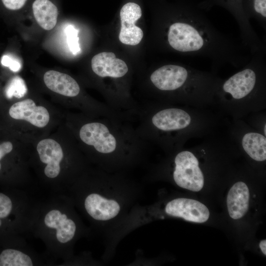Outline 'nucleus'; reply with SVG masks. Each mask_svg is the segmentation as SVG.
Instances as JSON below:
<instances>
[{
	"label": "nucleus",
	"instance_id": "obj_3",
	"mask_svg": "<svg viewBox=\"0 0 266 266\" xmlns=\"http://www.w3.org/2000/svg\"><path fill=\"white\" fill-rule=\"evenodd\" d=\"M35 202L26 190L0 188V240L29 233Z\"/></svg>",
	"mask_w": 266,
	"mask_h": 266
},
{
	"label": "nucleus",
	"instance_id": "obj_15",
	"mask_svg": "<svg viewBox=\"0 0 266 266\" xmlns=\"http://www.w3.org/2000/svg\"><path fill=\"white\" fill-rule=\"evenodd\" d=\"M33 11L37 24L44 30H51L56 26L58 9L49 0H35Z\"/></svg>",
	"mask_w": 266,
	"mask_h": 266
},
{
	"label": "nucleus",
	"instance_id": "obj_6",
	"mask_svg": "<svg viewBox=\"0 0 266 266\" xmlns=\"http://www.w3.org/2000/svg\"><path fill=\"white\" fill-rule=\"evenodd\" d=\"M52 266L43 254L31 248L25 238L0 240V266Z\"/></svg>",
	"mask_w": 266,
	"mask_h": 266
},
{
	"label": "nucleus",
	"instance_id": "obj_17",
	"mask_svg": "<svg viewBox=\"0 0 266 266\" xmlns=\"http://www.w3.org/2000/svg\"><path fill=\"white\" fill-rule=\"evenodd\" d=\"M245 14L249 20L253 18L266 30V0H242Z\"/></svg>",
	"mask_w": 266,
	"mask_h": 266
},
{
	"label": "nucleus",
	"instance_id": "obj_21",
	"mask_svg": "<svg viewBox=\"0 0 266 266\" xmlns=\"http://www.w3.org/2000/svg\"><path fill=\"white\" fill-rule=\"evenodd\" d=\"M13 150V145L9 141H6L0 144V178L3 160L10 154Z\"/></svg>",
	"mask_w": 266,
	"mask_h": 266
},
{
	"label": "nucleus",
	"instance_id": "obj_12",
	"mask_svg": "<svg viewBox=\"0 0 266 266\" xmlns=\"http://www.w3.org/2000/svg\"><path fill=\"white\" fill-rule=\"evenodd\" d=\"M9 114L13 119L26 120L38 128L45 127L50 120L47 109L42 106H36L30 99L13 104L9 108Z\"/></svg>",
	"mask_w": 266,
	"mask_h": 266
},
{
	"label": "nucleus",
	"instance_id": "obj_20",
	"mask_svg": "<svg viewBox=\"0 0 266 266\" xmlns=\"http://www.w3.org/2000/svg\"><path fill=\"white\" fill-rule=\"evenodd\" d=\"M1 64L5 66H7L14 72L19 71L22 67L21 63L13 57L4 55L2 56L1 59Z\"/></svg>",
	"mask_w": 266,
	"mask_h": 266
},
{
	"label": "nucleus",
	"instance_id": "obj_18",
	"mask_svg": "<svg viewBox=\"0 0 266 266\" xmlns=\"http://www.w3.org/2000/svg\"><path fill=\"white\" fill-rule=\"evenodd\" d=\"M27 87L24 79L19 76L12 77L7 83L4 90L6 97L10 99L13 97L20 99L27 92Z\"/></svg>",
	"mask_w": 266,
	"mask_h": 266
},
{
	"label": "nucleus",
	"instance_id": "obj_2",
	"mask_svg": "<svg viewBox=\"0 0 266 266\" xmlns=\"http://www.w3.org/2000/svg\"><path fill=\"white\" fill-rule=\"evenodd\" d=\"M66 194H53L44 201H36L29 233L45 246L43 254L52 266L62 260L66 265L73 259V246L85 229Z\"/></svg>",
	"mask_w": 266,
	"mask_h": 266
},
{
	"label": "nucleus",
	"instance_id": "obj_5",
	"mask_svg": "<svg viewBox=\"0 0 266 266\" xmlns=\"http://www.w3.org/2000/svg\"><path fill=\"white\" fill-rule=\"evenodd\" d=\"M202 74L189 66L168 64L155 69L150 75L149 81L156 90L164 93H173L194 87L188 84Z\"/></svg>",
	"mask_w": 266,
	"mask_h": 266
},
{
	"label": "nucleus",
	"instance_id": "obj_7",
	"mask_svg": "<svg viewBox=\"0 0 266 266\" xmlns=\"http://www.w3.org/2000/svg\"><path fill=\"white\" fill-rule=\"evenodd\" d=\"M173 178L180 187L193 192H199L204 185V176L199 166V162L191 152L178 153L174 160Z\"/></svg>",
	"mask_w": 266,
	"mask_h": 266
},
{
	"label": "nucleus",
	"instance_id": "obj_11",
	"mask_svg": "<svg viewBox=\"0 0 266 266\" xmlns=\"http://www.w3.org/2000/svg\"><path fill=\"white\" fill-rule=\"evenodd\" d=\"M91 67L98 77L113 80L122 79L129 71L125 62L116 58L112 52H103L95 55L91 60Z\"/></svg>",
	"mask_w": 266,
	"mask_h": 266
},
{
	"label": "nucleus",
	"instance_id": "obj_8",
	"mask_svg": "<svg viewBox=\"0 0 266 266\" xmlns=\"http://www.w3.org/2000/svg\"><path fill=\"white\" fill-rule=\"evenodd\" d=\"M214 4L223 6L233 15L239 27L241 42L244 45L252 47L259 42V37L245 14L242 0H208L200 4V6L208 9Z\"/></svg>",
	"mask_w": 266,
	"mask_h": 266
},
{
	"label": "nucleus",
	"instance_id": "obj_4",
	"mask_svg": "<svg viewBox=\"0 0 266 266\" xmlns=\"http://www.w3.org/2000/svg\"><path fill=\"white\" fill-rule=\"evenodd\" d=\"M36 150L39 161L43 166L44 185L52 194L66 193L69 186L63 175L65 154L61 145L55 140L47 138L40 141Z\"/></svg>",
	"mask_w": 266,
	"mask_h": 266
},
{
	"label": "nucleus",
	"instance_id": "obj_9",
	"mask_svg": "<svg viewBox=\"0 0 266 266\" xmlns=\"http://www.w3.org/2000/svg\"><path fill=\"white\" fill-rule=\"evenodd\" d=\"M141 15V8L135 3L128 2L122 7L120 13L121 27L119 39L122 43L136 45L141 41L143 31L135 25Z\"/></svg>",
	"mask_w": 266,
	"mask_h": 266
},
{
	"label": "nucleus",
	"instance_id": "obj_24",
	"mask_svg": "<svg viewBox=\"0 0 266 266\" xmlns=\"http://www.w3.org/2000/svg\"><path fill=\"white\" fill-rule=\"evenodd\" d=\"M266 126L265 125V134H266Z\"/></svg>",
	"mask_w": 266,
	"mask_h": 266
},
{
	"label": "nucleus",
	"instance_id": "obj_23",
	"mask_svg": "<svg viewBox=\"0 0 266 266\" xmlns=\"http://www.w3.org/2000/svg\"><path fill=\"white\" fill-rule=\"evenodd\" d=\"M266 240L265 239L262 240L260 243L259 246L263 253L265 255H266Z\"/></svg>",
	"mask_w": 266,
	"mask_h": 266
},
{
	"label": "nucleus",
	"instance_id": "obj_16",
	"mask_svg": "<svg viewBox=\"0 0 266 266\" xmlns=\"http://www.w3.org/2000/svg\"><path fill=\"white\" fill-rule=\"evenodd\" d=\"M242 145L245 151L254 160H266V138L262 134L256 133L245 134L242 138Z\"/></svg>",
	"mask_w": 266,
	"mask_h": 266
},
{
	"label": "nucleus",
	"instance_id": "obj_1",
	"mask_svg": "<svg viewBox=\"0 0 266 266\" xmlns=\"http://www.w3.org/2000/svg\"><path fill=\"white\" fill-rule=\"evenodd\" d=\"M80 125L78 137L104 169L118 170L137 164L148 142L137 133L130 122L108 117Z\"/></svg>",
	"mask_w": 266,
	"mask_h": 266
},
{
	"label": "nucleus",
	"instance_id": "obj_19",
	"mask_svg": "<svg viewBox=\"0 0 266 266\" xmlns=\"http://www.w3.org/2000/svg\"><path fill=\"white\" fill-rule=\"evenodd\" d=\"M66 37V41L69 50L74 55L80 52L78 43V30L72 25H68L65 30Z\"/></svg>",
	"mask_w": 266,
	"mask_h": 266
},
{
	"label": "nucleus",
	"instance_id": "obj_22",
	"mask_svg": "<svg viewBox=\"0 0 266 266\" xmlns=\"http://www.w3.org/2000/svg\"><path fill=\"white\" fill-rule=\"evenodd\" d=\"M3 4L7 9L12 10L21 8L27 0H1Z\"/></svg>",
	"mask_w": 266,
	"mask_h": 266
},
{
	"label": "nucleus",
	"instance_id": "obj_10",
	"mask_svg": "<svg viewBox=\"0 0 266 266\" xmlns=\"http://www.w3.org/2000/svg\"><path fill=\"white\" fill-rule=\"evenodd\" d=\"M165 211L169 215L198 223L206 222L209 217V210L204 204L186 198H177L169 201Z\"/></svg>",
	"mask_w": 266,
	"mask_h": 266
},
{
	"label": "nucleus",
	"instance_id": "obj_13",
	"mask_svg": "<svg viewBox=\"0 0 266 266\" xmlns=\"http://www.w3.org/2000/svg\"><path fill=\"white\" fill-rule=\"evenodd\" d=\"M43 80L48 89L63 96L74 98L80 93L77 81L67 74L51 70L45 73Z\"/></svg>",
	"mask_w": 266,
	"mask_h": 266
},
{
	"label": "nucleus",
	"instance_id": "obj_14",
	"mask_svg": "<svg viewBox=\"0 0 266 266\" xmlns=\"http://www.w3.org/2000/svg\"><path fill=\"white\" fill-rule=\"evenodd\" d=\"M249 197L248 188L244 182H237L231 187L227 195V204L232 218L239 219L246 214L248 209Z\"/></svg>",
	"mask_w": 266,
	"mask_h": 266
}]
</instances>
